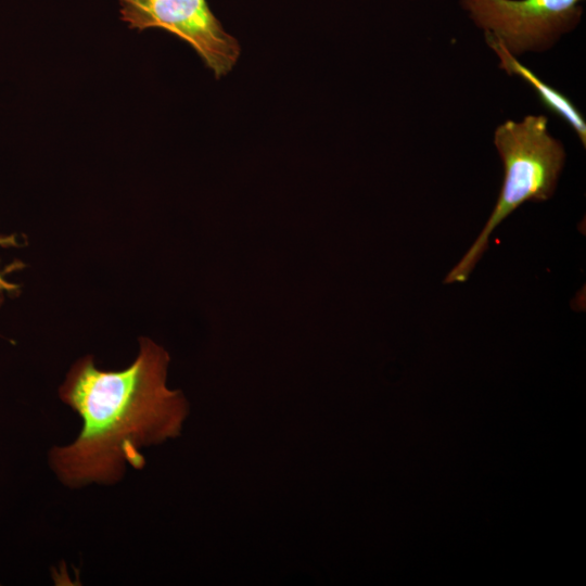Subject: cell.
<instances>
[{
	"label": "cell",
	"mask_w": 586,
	"mask_h": 586,
	"mask_svg": "<svg viewBox=\"0 0 586 586\" xmlns=\"http://www.w3.org/2000/svg\"><path fill=\"white\" fill-rule=\"evenodd\" d=\"M169 355L148 337L122 370H103L86 355L68 369L60 399L81 420L76 438L48 451L56 480L71 489L119 483L128 469H142L143 448L180 435L189 415L181 391L166 385Z\"/></svg>",
	"instance_id": "obj_1"
},
{
	"label": "cell",
	"mask_w": 586,
	"mask_h": 586,
	"mask_svg": "<svg viewBox=\"0 0 586 586\" xmlns=\"http://www.w3.org/2000/svg\"><path fill=\"white\" fill-rule=\"evenodd\" d=\"M494 144L504 166L498 200L479 237L447 273L445 284L468 280L487 250L492 232L519 206L553 195L565 163L564 146L550 135L545 115L506 120L495 129Z\"/></svg>",
	"instance_id": "obj_2"
},
{
	"label": "cell",
	"mask_w": 586,
	"mask_h": 586,
	"mask_svg": "<svg viewBox=\"0 0 586 586\" xmlns=\"http://www.w3.org/2000/svg\"><path fill=\"white\" fill-rule=\"evenodd\" d=\"M584 0H459L460 7L484 34L517 56L550 49L574 30Z\"/></svg>",
	"instance_id": "obj_3"
},
{
	"label": "cell",
	"mask_w": 586,
	"mask_h": 586,
	"mask_svg": "<svg viewBox=\"0 0 586 586\" xmlns=\"http://www.w3.org/2000/svg\"><path fill=\"white\" fill-rule=\"evenodd\" d=\"M128 28L164 29L188 42L216 78L235 65L241 48L225 30L206 0H118Z\"/></svg>",
	"instance_id": "obj_4"
},
{
	"label": "cell",
	"mask_w": 586,
	"mask_h": 586,
	"mask_svg": "<svg viewBox=\"0 0 586 586\" xmlns=\"http://www.w3.org/2000/svg\"><path fill=\"white\" fill-rule=\"evenodd\" d=\"M485 41L499 59V67L508 75H517L528 84L543 105L564 120L578 137L583 146L586 145V122L579 110L565 94L543 81L528 67L506 50V48L489 35L484 34Z\"/></svg>",
	"instance_id": "obj_5"
},
{
	"label": "cell",
	"mask_w": 586,
	"mask_h": 586,
	"mask_svg": "<svg viewBox=\"0 0 586 586\" xmlns=\"http://www.w3.org/2000/svg\"><path fill=\"white\" fill-rule=\"evenodd\" d=\"M14 242L13 238H0V245L12 244ZM14 289V284L5 280L3 276L0 275V290L1 291H11Z\"/></svg>",
	"instance_id": "obj_6"
}]
</instances>
